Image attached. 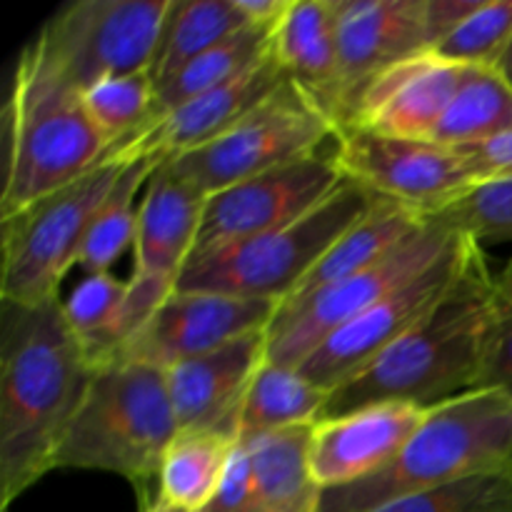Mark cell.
<instances>
[{"label": "cell", "instance_id": "6da1fadb", "mask_svg": "<svg viewBox=\"0 0 512 512\" xmlns=\"http://www.w3.org/2000/svg\"><path fill=\"white\" fill-rule=\"evenodd\" d=\"M63 298L0 303V508L58 470L65 433L93 368L70 333Z\"/></svg>", "mask_w": 512, "mask_h": 512}, {"label": "cell", "instance_id": "7a4b0ae2", "mask_svg": "<svg viewBox=\"0 0 512 512\" xmlns=\"http://www.w3.org/2000/svg\"><path fill=\"white\" fill-rule=\"evenodd\" d=\"M493 278L478 245L443 298L373 363L330 393L323 418L375 403L435 408L478 390L488 353Z\"/></svg>", "mask_w": 512, "mask_h": 512}, {"label": "cell", "instance_id": "3957f363", "mask_svg": "<svg viewBox=\"0 0 512 512\" xmlns=\"http://www.w3.org/2000/svg\"><path fill=\"white\" fill-rule=\"evenodd\" d=\"M512 468V393L478 388L428 410L398 458L373 478L325 490L320 512H373L405 495Z\"/></svg>", "mask_w": 512, "mask_h": 512}, {"label": "cell", "instance_id": "277c9868", "mask_svg": "<svg viewBox=\"0 0 512 512\" xmlns=\"http://www.w3.org/2000/svg\"><path fill=\"white\" fill-rule=\"evenodd\" d=\"M110 145L85 113L83 95L48 73L28 48L15 63L5 105L0 220L93 170Z\"/></svg>", "mask_w": 512, "mask_h": 512}, {"label": "cell", "instance_id": "5b68a950", "mask_svg": "<svg viewBox=\"0 0 512 512\" xmlns=\"http://www.w3.org/2000/svg\"><path fill=\"white\" fill-rule=\"evenodd\" d=\"M178 433L165 370L118 360L93 370L55 468L120 475L138 493L158 485Z\"/></svg>", "mask_w": 512, "mask_h": 512}, {"label": "cell", "instance_id": "8992f818", "mask_svg": "<svg viewBox=\"0 0 512 512\" xmlns=\"http://www.w3.org/2000/svg\"><path fill=\"white\" fill-rule=\"evenodd\" d=\"M375 200L373 193L348 180L303 218L190 260L175 290L283 305L293 298L320 258L370 213Z\"/></svg>", "mask_w": 512, "mask_h": 512}, {"label": "cell", "instance_id": "52a82bcc", "mask_svg": "<svg viewBox=\"0 0 512 512\" xmlns=\"http://www.w3.org/2000/svg\"><path fill=\"white\" fill-rule=\"evenodd\" d=\"M128 158L105 155L93 170L0 220V303L43 305L60 298V283L80 263L85 238Z\"/></svg>", "mask_w": 512, "mask_h": 512}, {"label": "cell", "instance_id": "ba28073f", "mask_svg": "<svg viewBox=\"0 0 512 512\" xmlns=\"http://www.w3.org/2000/svg\"><path fill=\"white\" fill-rule=\"evenodd\" d=\"M173 0H75L28 45L53 78L83 95L95 83L153 70Z\"/></svg>", "mask_w": 512, "mask_h": 512}, {"label": "cell", "instance_id": "9c48e42d", "mask_svg": "<svg viewBox=\"0 0 512 512\" xmlns=\"http://www.w3.org/2000/svg\"><path fill=\"white\" fill-rule=\"evenodd\" d=\"M335 133L333 120L288 80L218 138L163 160V165L210 198L255 175L320 153L333 145Z\"/></svg>", "mask_w": 512, "mask_h": 512}, {"label": "cell", "instance_id": "30bf717a", "mask_svg": "<svg viewBox=\"0 0 512 512\" xmlns=\"http://www.w3.org/2000/svg\"><path fill=\"white\" fill-rule=\"evenodd\" d=\"M458 230L430 218L408 240L370 268L308 298L280 305L268 328V363L298 368L340 325L373 308L395 288L413 280L458 240Z\"/></svg>", "mask_w": 512, "mask_h": 512}, {"label": "cell", "instance_id": "8fae6325", "mask_svg": "<svg viewBox=\"0 0 512 512\" xmlns=\"http://www.w3.org/2000/svg\"><path fill=\"white\" fill-rule=\"evenodd\" d=\"M333 150L345 180L423 218H438L478 185L453 148L428 140L390 138L348 125L335 133Z\"/></svg>", "mask_w": 512, "mask_h": 512}, {"label": "cell", "instance_id": "7c38bea8", "mask_svg": "<svg viewBox=\"0 0 512 512\" xmlns=\"http://www.w3.org/2000/svg\"><path fill=\"white\" fill-rule=\"evenodd\" d=\"M345 183L333 145H328L310 158L220 190L205 200L190 260L283 228L325 203Z\"/></svg>", "mask_w": 512, "mask_h": 512}, {"label": "cell", "instance_id": "4fadbf2b", "mask_svg": "<svg viewBox=\"0 0 512 512\" xmlns=\"http://www.w3.org/2000/svg\"><path fill=\"white\" fill-rule=\"evenodd\" d=\"M478 245L473 238L460 233L458 240L430 268L395 288L358 318L340 325L298 368L328 393L348 383L443 298Z\"/></svg>", "mask_w": 512, "mask_h": 512}, {"label": "cell", "instance_id": "5bb4252c", "mask_svg": "<svg viewBox=\"0 0 512 512\" xmlns=\"http://www.w3.org/2000/svg\"><path fill=\"white\" fill-rule=\"evenodd\" d=\"M275 313L278 305L268 300L175 290L118 360L170 370L245 335L268 330Z\"/></svg>", "mask_w": 512, "mask_h": 512}, {"label": "cell", "instance_id": "9a60e30c", "mask_svg": "<svg viewBox=\"0 0 512 512\" xmlns=\"http://www.w3.org/2000/svg\"><path fill=\"white\" fill-rule=\"evenodd\" d=\"M335 18L343 88L340 128H345L378 75L413 55L430 53L425 0H335Z\"/></svg>", "mask_w": 512, "mask_h": 512}, {"label": "cell", "instance_id": "2e32d148", "mask_svg": "<svg viewBox=\"0 0 512 512\" xmlns=\"http://www.w3.org/2000/svg\"><path fill=\"white\" fill-rule=\"evenodd\" d=\"M428 410L413 403H375L318 420L310 463L323 493L348 488L388 468Z\"/></svg>", "mask_w": 512, "mask_h": 512}, {"label": "cell", "instance_id": "e0dca14e", "mask_svg": "<svg viewBox=\"0 0 512 512\" xmlns=\"http://www.w3.org/2000/svg\"><path fill=\"white\" fill-rule=\"evenodd\" d=\"M283 83H288V78H285L283 68L273 58V53H268L258 65L245 70L230 83L208 90V93L183 103L180 108L155 118L148 128L140 130L128 143L110 148L108 155L158 158L160 163L178 158V155L190 153V150L218 138L220 133L238 123L245 113L263 103Z\"/></svg>", "mask_w": 512, "mask_h": 512}, {"label": "cell", "instance_id": "ac0fdd59", "mask_svg": "<svg viewBox=\"0 0 512 512\" xmlns=\"http://www.w3.org/2000/svg\"><path fill=\"white\" fill-rule=\"evenodd\" d=\"M465 70V65L450 63L435 53L413 55L373 80L350 125L390 138L433 143Z\"/></svg>", "mask_w": 512, "mask_h": 512}, {"label": "cell", "instance_id": "d6986e66", "mask_svg": "<svg viewBox=\"0 0 512 512\" xmlns=\"http://www.w3.org/2000/svg\"><path fill=\"white\" fill-rule=\"evenodd\" d=\"M265 358L268 330H260L165 370L178 428L235 438L245 393Z\"/></svg>", "mask_w": 512, "mask_h": 512}, {"label": "cell", "instance_id": "ffe728a7", "mask_svg": "<svg viewBox=\"0 0 512 512\" xmlns=\"http://www.w3.org/2000/svg\"><path fill=\"white\" fill-rule=\"evenodd\" d=\"M205 195L163 163L153 170L140 203L133 278L175 293L198 243Z\"/></svg>", "mask_w": 512, "mask_h": 512}, {"label": "cell", "instance_id": "44dd1931", "mask_svg": "<svg viewBox=\"0 0 512 512\" xmlns=\"http://www.w3.org/2000/svg\"><path fill=\"white\" fill-rule=\"evenodd\" d=\"M270 53L285 78L325 115L343 125L335 0H293L273 30Z\"/></svg>", "mask_w": 512, "mask_h": 512}, {"label": "cell", "instance_id": "7402d4cb", "mask_svg": "<svg viewBox=\"0 0 512 512\" xmlns=\"http://www.w3.org/2000/svg\"><path fill=\"white\" fill-rule=\"evenodd\" d=\"M245 445L255 490L268 512H320L323 488L313 475V425L278 430Z\"/></svg>", "mask_w": 512, "mask_h": 512}, {"label": "cell", "instance_id": "603a6c76", "mask_svg": "<svg viewBox=\"0 0 512 512\" xmlns=\"http://www.w3.org/2000/svg\"><path fill=\"white\" fill-rule=\"evenodd\" d=\"M425 220L430 218H423V215L413 213V210L403 208V205L378 198L373 208H370V213L365 215L363 220H358V223H355L353 228H350L348 233L320 258V263L310 270L308 278H305L303 283H300V288L295 290L293 298L285 300V303L308 298V295L318 293V290L330 288V285L335 283H343L350 275L370 268V265L378 263L380 258H385L390 250L398 248L403 240H408Z\"/></svg>", "mask_w": 512, "mask_h": 512}, {"label": "cell", "instance_id": "cb8c5ba5", "mask_svg": "<svg viewBox=\"0 0 512 512\" xmlns=\"http://www.w3.org/2000/svg\"><path fill=\"white\" fill-rule=\"evenodd\" d=\"M328 400V390L318 388L300 368L265 360L245 393L235 438L250 443L278 430L315 425L323 420Z\"/></svg>", "mask_w": 512, "mask_h": 512}, {"label": "cell", "instance_id": "d4e9b609", "mask_svg": "<svg viewBox=\"0 0 512 512\" xmlns=\"http://www.w3.org/2000/svg\"><path fill=\"white\" fill-rule=\"evenodd\" d=\"M238 440L203 430H180L165 453L158 490L183 508L203 512L218 493Z\"/></svg>", "mask_w": 512, "mask_h": 512}, {"label": "cell", "instance_id": "484cf974", "mask_svg": "<svg viewBox=\"0 0 512 512\" xmlns=\"http://www.w3.org/2000/svg\"><path fill=\"white\" fill-rule=\"evenodd\" d=\"M248 20L235 0H173L153 63L155 85L243 30Z\"/></svg>", "mask_w": 512, "mask_h": 512}, {"label": "cell", "instance_id": "4316f807", "mask_svg": "<svg viewBox=\"0 0 512 512\" xmlns=\"http://www.w3.org/2000/svg\"><path fill=\"white\" fill-rule=\"evenodd\" d=\"M270 43H273V28L245 25L228 40L205 50L178 73L155 85V118L243 75L270 53Z\"/></svg>", "mask_w": 512, "mask_h": 512}, {"label": "cell", "instance_id": "83f0119b", "mask_svg": "<svg viewBox=\"0 0 512 512\" xmlns=\"http://www.w3.org/2000/svg\"><path fill=\"white\" fill-rule=\"evenodd\" d=\"M158 165V158H128L85 238L78 263L85 273H110L125 250L133 248L145 185Z\"/></svg>", "mask_w": 512, "mask_h": 512}, {"label": "cell", "instance_id": "f1b7e54d", "mask_svg": "<svg viewBox=\"0 0 512 512\" xmlns=\"http://www.w3.org/2000/svg\"><path fill=\"white\" fill-rule=\"evenodd\" d=\"M505 130H512V83L498 68H468L433 143L460 148Z\"/></svg>", "mask_w": 512, "mask_h": 512}, {"label": "cell", "instance_id": "f546056e", "mask_svg": "<svg viewBox=\"0 0 512 512\" xmlns=\"http://www.w3.org/2000/svg\"><path fill=\"white\" fill-rule=\"evenodd\" d=\"M125 293H128V280L115 278L113 273H85L68 298L60 300L65 323L93 370L110 363V335Z\"/></svg>", "mask_w": 512, "mask_h": 512}, {"label": "cell", "instance_id": "4dcf8cb0", "mask_svg": "<svg viewBox=\"0 0 512 512\" xmlns=\"http://www.w3.org/2000/svg\"><path fill=\"white\" fill-rule=\"evenodd\" d=\"M85 113L110 148L128 143L155 118V80L150 70L118 75L83 93Z\"/></svg>", "mask_w": 512, "mask_h": 512}, {"label": "cell", "instance_id": "1f68e13d", "mask_svg": "<svg viewBox=\"0 0 512 512\" xmlns=\"http://www.w3.org/2000/svg\"><path fill=\"white\" fill-rule=\"evenodd\" d=\"M373 512H512V468L405 495Z\"/></svg>", "mask_w": 512, "mask_h": 512}, {"label": "cell", "instance_id": "d6a6232c", "mask_svg": "<svg viewBox=\"0 0 512 512\" xmlns=\"http://www.w3.org/2000/svg\"><path fill=\"white\" fill-rule=\"evenodd\" d=\"M510 40L512 0H483L480 8L430 53L465 68H498Z\"/></svg>", "mask_w": 512, "mask_h": 512}, {"label": "cell", "instance_id": "836d02e7", "mask_svg": "<svg viewBox=\"0 0 512 512\" xmlns=\"http://www.w3.org/2000/svg\"><path fill=\"white\" fill-rule=\"evenodd\" d=\"M438 220L480 245L512 243V180L478 183Z\"/></svg>", "mask_w": 512, "mask_h": 512}, {"label": "cell", "instance_id": "e575fe53", "mask_svg": "<svg viewBox=\"0 0 512 512\" xmlns=\"http://www.w3.org/2000/svg\"><path fill=\"white\" fill-rule=\"evenodd\" d=\"M480 388H500L512 393V258L493 278L488 353Z\"/></svg>", "mask_w": 512, "mask_h": 512}, {"label": "cell", "instance_id": "d590c367", "mask_svg": "<svg viewBox=\"0 0 512 512\" xmlns=\"http://www.w3.org/2000/svg\"><path fill=\"white\" fill-rule=\"evenodd\" d=\"M203 512H268L258 490H255L253 473H250V458L245 445H235L233 460L220 483L218 493L210 500Z\"/></svg>", "mask_w": 512, "mask_h": 512}, {"label": "cell", "instance_id": "8d00e7d4", "mask_svg": "<svg viewBox=\"0 0 512 512\" xmlns=\"http://www.w3.org/2000/svg\"><path fill=\"white\" fill-rule=\"evenodd\" d=\"M453 150L473 170L478 183L512 180V130H505L495 138L480 140V143L460 145V148Z\"/></svg>", "mask_w": 512, "mask_h": 512}, {"label": "cell", "instance_id": "74e56055", "mask_svg": "<svg viewBox=\"0 0 512 512\" xmlns=\"http://www.w3.org/2000/svg\"><path fill=\"white\" fill-rule=\"evenodd\" d=\"M483 0H425V35L428 50H435L450 33L460 28Z\"/></svg>", "mask_w": 512, "mask_h": 512}, {"label": "cell", "instance_id": "f35d334b", "mask_svg": "<svg viewBox=\"0 0 512 512\" xmlns=\"http://www.w3.org/2000/svg\"><path fill=\"white\" fill-rule=\"evenodd\" d=\"M235 3H238V10L248 20V25L275 30V25L283 20L293 0H235Z\"/></svg>", "mask_w": 512, "mask_h": 512}, {"label": "cell", "instance_id": "ab89813d", "mask_svg": "<svg viewBox=\"0 0 512 512\" xmlns=\"http://www.w3.org/2000/svg\"><path fill=\"white\" fill-rule=\"evenodd\" d=\"M138 512H195L183 508V505L173 503L170 498H165L160 490H155V495H150V488L138 490Z\"/></svg>", "mask_w": 512, "mask_h": 512}, {"label": "cell", "instance_id": "60d3db41", "mask_svg": "<svg viewBox=\"0 0 512 512\" xmlns=\"http://www.w3.org/2000/svg\"><path fill=\"white\" fill-rule=\"evenodd\" d=\"M498 70H500V73H503L505 78H508L510 83H512V40H510L508 50H505L503 60H500V63H498Z\"/></svg>", "mask_w": 512, "mask_h": 512}]
</instances>
